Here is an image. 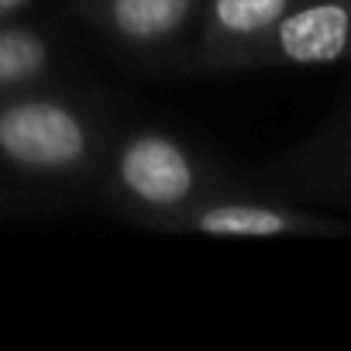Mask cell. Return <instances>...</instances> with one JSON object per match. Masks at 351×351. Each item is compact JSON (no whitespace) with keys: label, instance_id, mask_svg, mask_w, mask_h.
Masks as SVG:
<instances>
[{"label":"cell","instance_id":"1","mask_svg":"<svg viewBox=\"0 0 351 351\" xmlns=\"http://www.w3.org/2000/svg\"><path fill=\"white\" fill-rule=\"evenodd\" d=\"M114 128L104 100L69 80L0 93V180L45 204L93 197Z\"/></svg>","mask_w":351,"mask_h":351},{"label":"cell","instance_id":"2","mask_svg":"<svg viewBox=\"0 0 351 351\" xmlns=\"http://www.w3.org/2000/svg\"><path fill=\"white\" fill-rule=\"evenodd\" d=\"M228 190H241L238 176L186 138L162 128H114L93 197L134 224L165 231L172 217Z\"/></svg>","mask_w":351,"mask_h":351},{"label":"cell","instance_id":"3","mask_svg":"<svg viewBox=\"0 0 351 351\" xmlns=\"http://www.w3.org/2000/svg\"><path fill=\"white\" fill-rule=\"evenodd\" d=\"M69 11L138 73H183L200 0H69Z\"/></svg>","mask_w":351,"mask_h":351},{"label":"cell","instance_id":"4","mask_svg":"<svg viewBox=\"0 0 351 351\" xmlns=\"http://www.w3.org/2000/svg\"><path fill=\"white\" fill-rule=\"evenodd\" d=\"M165 231L210 238H351V221L272 197L262 186H241L193 204Z\"/></svg>","mask_w":351,"mask_h":351},{"label":"cell","instance_id":"5","mask_svg":"<svg viewBox=\"0 0 351 351\" xmlns=\"http://www.w3.org/2000/svg\"><path fill=\"white\" fill-rule=\"evenodd\" d=\"M337 62H351V0H300L258 45L241 56L234 73Z\"/></svg>","mask_w":351,"mask_h":351},{"label":"cell","instance_id":"6","mask_svg":"<svg viewBox=\"0 0 351 351\" xmlns=\"http://www.w3.org/2000/svg\"><path fill=\"white\" fill-rule=\"evenodd\" d=\"M300 0H200L186 76H231L241 56L258 45Z\"/></svg>","mask_w":351,"mask_h":351},{"label":"cell","instance_id":"7","mask_svg":"<svg viewBox=\"0 0 351 351\" xmlns=\"http://www.w3.org/2000/svg\"><path fill=\"white\" fill-rule=\"evenodd\" d=\"M269 180L286 197L351 210V104L272 162Z\"/></svg>","mask_w":351,"mask_h":351},{"label":"cell","instance_id":"8","mask_svg":"<svg viewBox=\"0 0 351 351\" xmlns=\"http://www.w3.org/2000/svg\"><path fill=\"white\" fill-rule=\"evenodd\" d=\"M66 83V45L56 32L38 25H0V93Z\"/></svg>","mask_w":351,"mask_h":351},{"label":"cell","instance_id":"9","mask_svg":"<svg viewBox=\"0 0 351 351\" xmlns=\"http://www.w3.org/2000/svg\"><path fill=\"white\" fill-rule=\"evenodd\" d=\"M38 207H49L45 200H38L35 193L21 190V186H11L0 180V217L8 214H28V210H38Z\"/></svg>","mask_w":351,"mask_h":351},{"label":"cell","instance_id":"10","mask_svg":"<svg viewBox=\"0 0 351 351\" xmlns=\"http://www.w3.org/2000/svg\"><path fill=\"white\" fill-rule=\"evenodd\" d=\"M32 4H35V0H0V25L18 21V18H21Z\"/></svg>","mask_w":351,"mask_h":351}]
</instances>
